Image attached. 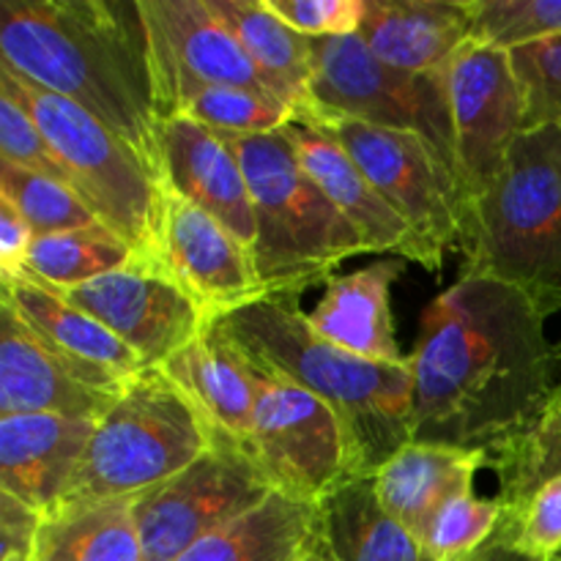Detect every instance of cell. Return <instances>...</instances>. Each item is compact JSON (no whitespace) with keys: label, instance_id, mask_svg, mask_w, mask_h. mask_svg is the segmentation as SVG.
I'll use <instances>...</instances> for the list:
<instances>
[{"label":"cell","instance_id":"obj_1","mask_svg":"<svg viewBox=\"0 0 561 561\" xmlns=\"http://www.w3.org/2000/svg\"><path fill=\"white\" fill-rule=\"evenodd\" d=\"M548 316L496 279L458 277L422 312L414 442L485 449L524 431L559 387Z\"/></svg>","mask_w":561,"mask_h":561},{"label":"cell","instance_id":"obj_2","mask_svg":"<svg viewBox=\"0 0 561 561\" xmlns=\"http://www.w3.org/2000/svg\"><path fill=\"white\" fill-rule=\"evenodd\" d=\"M0 64L93 115L162 181V118L137 0H3Z\"/></svg>","mask_w":561,"mask_h":561},{"label":"cell","instance_id":"obj_3","mask_svg":"<svg viewBox=\"0 0 561 561\" xmlns=\"http://www.w3.org/2000/svg\"><path fill=\"white\" fill-rule=\"evenodd\" d=\"M228 337L263 370L327 403L345 427L356 480H370L414 442V367L373 362L329 343L294 301L261 299L219 318Z\"/></svg>","mask_w":561,"mask_h":561},{"label":"cell","instance_id":"obj_4","mask_svg":"<svg viewBox=\"0 0 561 561\" xmlns=\"http://www.w3.org/2000/svg\"><path fill=\"white\" fill-rule=\"evenodd\" d=\"M458 277L496 279L561 312V131H524L491 190L466 211Z\"/></svg>","mask_w":561,"mask_h":561},{"label":"cell","instance_id":"obj_5","mask_svg":"<svg viewBox=\"0 0 561 561\" xmlns=\"http://www.w3.org/2000/svg\"><path fill=\"white\" fill-rule=\"evenodd\" d=\"M225 140L250 184L252 261L266 299L299 305L307 290L332 283L340 263L365 255V241L307 175L285 131Z\"/></svg>","mask_w":561,"mask_h":561},{"label":"cell","instance_id":"obj_6","mask_svg":"<svg viewBox=\"0 0 561 561\" xmlns=\"http://www.w3.org/2000/svg\"><path fill=\"white\" fill-rule=\"evenodd\" d=\"M217 438L173 378L146 367L96 422L64 502L140 496L195 463Z\"/></svg>","mask_w":561,"mask_h":561},{"label":"cell","instance_id":"obj_7","mask_svg":"<svg viewBox=\"0 0 561 561\" xmlns=\"http://www.w3.org/2000/svg\"><path fill=\"white\" fill-rule=\"evenodd\" d=\"M20 80V91L69 173L77 195L146 266L159 263L168 190L129 142L58 93Z\"/></svg>","mask_w":561,"mask_h":561},{"label":"cell","instance_id":"obj_8","mask_svg":"<svg viewBox=\"0 0 561 561\" xmlns=\"http://www.w3.org/2000/svg\"><path fill=\"white\" fill-rule=\"evenodd\" d=\"M296 121L321 129L345 148L383 201L414 230L420 266L442 274L444 257L460 252L466 225L463 192L442 153L414 131L387 129L321 107L299 110Z\"/></svg>","mask_w":561,"mask_h":561},{"label":"cell","instance_id":"obj_9","mask_svg":"<svg viewBox=\"0 0 561 561\" xmlns=\"http://www.w3.org/2000/svg\"><path fill=\"white\" fill-rule=\"evenodd\" d=\"M447 75H411L392 69L378 60L356 33L312 38V82L307 107L422 135L458 179Z\"/></svg>","mask_w":561,"mask_h":561},{"label":"cell","instance_id":"obj_10","mask_svg":"<svg viewBox=\"0 0 561 561\" xmlns=\"http://www.w3.org/2000/svg\"><path fill=\"white\" fill-rule=\"evenodd\" d=\"M272 493V480L250 449L217 438L195 463L135 496L142 561H179L195 542L233 524Z\"/></svg>","mask_w":561,"mask_h":561},{"label":"cell","instance_id":"obj_11","mask_svg":"<svg viewBox=\"0 0 561 561\" xmlns=\"http://www.w3.org/2000/svg\"><path fill=\"white\" fill-rule=\"evenodd\" d=\"M252 370L255 414L250 453L266 471L274 491L321 504L334 491L356 480L348 436L334 411L316 394L263 370L255 362Z\"/></svg>","mask_w":561,"mask_h":561},{"label":"cell","instance_id":"obj_12","mask_svg":"<svg viewBox=\"0 0 561 561\" xmlns=\"http://www.w3.org/2000/svg\"><path fill=\"white\" fill-rule=\"evenodd\" d=\"M148 36L159 118L181 115L192 96L217 85L274 93L233 33L214 16L208 0H137ZM283 99V96H279ZM290 104V102H288Z\"/></svg>","mask_w":561,"mask_h":561},{"label":"cell","instance_id":"obj_13","mask_svg":"<svg viewBox=\"0 0 561 561\" xmlns=\"http://www.w3.org/2000/svg\"><path fill=\"white\" fill-rule=\"evenodd\" d=\"M485 469L499 477L493 540L531 561L561 559V383L524 431L485 447Z\"/></svg>","mask_w":561,"mask_h":561},{"label":"cell","instance_id":"obj_14","mask_svg":"<svg viewBox=\"0 0 561 561\" xmlns=\"http://www.w3.org/2000/svg\"><path fill=\"white\" fill-rule=\"evenodd\" d=\"M447 77L458 181L469 211L491 190L524 135V93L507 49L480 42H469L455 55Z\"/></svg>","mask_w":561,"mask_h":561},{"label":"cell","instance_id":"obj_15","mask_svg":"<svg viewBox=\"0 0 561 561\" xmlns=\"http://www.w3.org/2000/svg\"><path fill=\"white\" fill-rule=\"evenodd\" d=\"M126 381L49 345L0 299V416L102 420Z\"/></svg>","mask_w":561,"mask_h":561},{"label":"cell","instance_id":"obj_16","mask_svg":"<svg viewBox=\"0 0 561 561\" xmlns=\"http://www.w3.org/2000/svg\"><path fill=\"white\" fill-rule=\"evenodd\" d=\"M60 296L107 327L135 351L142 367L164 365L211 321L168 274L146 263L104 274Z\"/></svg>","mask_w":561,"mask_h":561},{"label":"cell","instance_id":"obj_17","mask_svg":"<svg viewBox=\"0 0 561 561\" xmlns=\"http://www.w3.org/2000/svg\"><path fill=\"white\" fill-rule=\"evenodd\" d=\"M157 268L211 321L266 299L250 247L173 192L164 203Z\"/></svg>","mask_w":561,"mask_h":561},{"label":"cell","instance_id":"obj_18","mask_svg":"<svg viewBox=\"0 0 561 561\" xmlns=\"http://www.w3.org/2000/svg\"><path fill=\"white\" fill-rule=\"evenodd\" d=\"M159 157L164 190L206 211L252 250L250 184L230 142L190 115H173L159 124Z\"/></svg>","mask_w":561,"mask_h":561},{"label":"cell","instance_id":"obj_19","mask_svg":"<svg viewBox=\"0 0 561 561\" xmlns=\"http://www.w3.org/2000/svg\"><path fill=\"white\" fill-rule=\"evenodd\" d=\"M99 420L55 414L0 416V493L38 515L64 502Z\"/></svg>","mask_w":561,"mask_h":561},{"label":"cell","instance_id":"obj_20","mask_svg":"<svg viewBox=\"0 0 561 561\" xmlns=\"http://www.w3.org/2000/svg\"><path fill=\"white\" fill-rule=\"evenodd\" d=\"M356 36L392 69L447 75L471 42L469 0H365Z\"/></svg>","mask_w":561,"mask_h":561},{"label":"cell","instance_id":"obj_21","mask_svg":"<svg viewBox=\"0 0 561 561\" xmlns=\"http://www.w3.org/2000/svg\"><path fill=\"white\" fill-rule=\"evenodd\" d=\"M285 137L294 146L301 168L337 206V211L354 225L367 252H392L403 261L420 263V244L414 230L370 184L359 164L345 153L334 137L321 129L294 121L285 126Z\"/></svg>","mask_w":561,"mask_h":561},{"label":"cell","instance_id":"obj_22","mask_svg":"<svg viewBox=\"0 0 561 561\" xmlns=\"http://www.w3.org/2000/svg\"><path fill=\"white\" fill-rule=\"evenodd\" d=\"M159 367L192 400L219 438L250 449L255 370L219 321H208L190 345Z\"/></svg>","mask_w":561,"mask_h":561},{"label":"cell","instance_id":"obj_23","mask_svg":"<svg viewBox=\"0 0 561 561\" xmlns=\"http://www.w3.org/2000/svg\"><path fill=\"white\" fill-rule=\"evenodd\" d=\"M403 272V257H387L334 277L307 321L329 343L362 359L405 362L392 321V285Z\"/></svg>","mask_w":561,"mask_h":561},{"label":"cell","instance_id":"obj_24","mask_svg":"<svg viewBox=\"0 0 561 561\" xmlns=\"http://www.w3.org/2000/svg\"><path fill=\"white\" fill-rule=\"evenodd\" d=\"M485 449L411 442L373 474L381 507L420 540L433 515L458 493L474 491Z\"/></svg>","mask_w":561,"mask_h":561},{"label":"cell","instance_id":"obj_25","mask_svg":"<svg viewBox=\"0 0 561 561\" xmlns=\"http://www.w3.org/2000/svg\"><path fill=\"white\" fill-rule=\"evenodd\" d=\"M316 553L327 561H425L420 540L381 507L370 480H351L318 504Z\"/></svg>","mask_w":561,"mask_h":561},{"label":"cell","instance_id":"obj_26","mask_svg":"<svg viewBox=\"0 0 561 561\" xmlns=\"http://www.w3.org/2000/svg\"><path fill=\"white\" fill-rule=\"evenodd\" d=\"M318 504L274 491L179 561H301L316 553Z\"/></svg>","mask_w":561,"mask_h":561},{"label":"cell","instance_id":"obj_27","mask_svg":"<svg viewBox=\"0 0 561 561\" xmlns=\"http://www.w3.org/2000/svg\"><path fill=\"white\" fill-rule=\"evenodd\" d=\"M31 561H142L135 496L53 507L38 520Z\"/></svg>","mask_w":561,"mask_h":561},{"label":"cell","instance_id":"obj_28","mask_svg":"<svg viewBox=\"0 0 561 561\" xmlns=\"http://www.w3.org/2000/svg\"><path fill=\"white\" fill-rule=\"evenodd\" d=\"M0 290H3L0 299L9 301L33 332L42 334L49 345L60 348L64 354L115 373L121 378H131L146 370L135 351L126 348L96 318L66 301L58 290L44 288L27 277L0 283Z\"/></svg>","mask_w":561,"mask_h":561},{"label":"cell","instance_id":"obj_29","mask_svg":"<svg viewBox=\"0 0 561 561\" xmlns=\"http://www.w3.org/2000/svg\"><path fill=\"white\" fill-rule=\"evenodd\" d=\"M208 9L233 33L285 102L296 110L310 104L312 38L285 25L263 0H208Z\"/></svg>","mask_w":561,"mask_h":561},{"label":"cell","instance_id":"obj_30","mask_svg":"<svg viewBox=\"0 0 561 561\" xmlns=\"http://www.w3.org/2000/svg\"><path fill=\"white\" fill-rule=\"evenodd\" d=\"M142 263L137 252L107 225L42 236L33 241L25 263V277L58 294L93 283L104 274ZM14 283V279H11Z\"/></svg>","mask_w":561,"mask_h":561},{"label":"cell","instance_id":"obj_31","mask_svg":"<svg viewBox=\"0 0 561 561\" xmlns=\"http://www.w3.org/2000/svg\"><path fill=\"white\" fill-rule=\"evenodd\" d=\"M0 201L20 211L36 239L102 222L69 184L16 164L0 162Z\"/></svg>","mask_w":561,"mask_h":561},{"label":"cell","instance_id":"obj_32","mask_svg":"<svg viewBox=\"0 0 561 561\" xmlns=\"http://www.w3.org/2000/svg\"><path fill=\"white\" fill-rule=\"evenodd\" d=\"M181 115H190L222 137H261L294 124L299 110L255 88L217 85L192 96Z\"/></svg>","mask_w":561,"mask_h":561},{"label":"cell","instance_id":"obj_33","mask_svg":"<svg viewBox=\"0 0 561 561\" xmlns=\"http://www.w3.org/2000/svg\"><path fill=\"white\" fill-rule=\"evenodd\" d=\"M496 496H477L474 491L449 499L422 531L420 546L425 561H469L493 540L499 529Z\"/></svg>","mask_w":561,"mask_h":561},{"label":"cell","instance_id":"obj_34","mask_svg":"<svg viewBox=\"0 0 561 561\" xmlns=\"http://www.w3.org/2000/svg\"><path fill=\"white\" fill-rule=\"evenodd\" d=\"M471 42L499 49L561 36V0H469Z\"/></svg>","mask_w":561,"mask_h":561},{"label":"cell","instance_id":"obj_35","mask_svg":"<svg viewBox=\"0 0 561 561\" xmlns=\"http://www.w3.org/2000/svg\"><path fill=\"white\" fill-rule=\"evenodd\" d=\"M0 162L33 170V173H42L47 179L64 181L71 186L64 162L49 146L42 126L33 118L31 107L22 96L20 80L3 64H0Z\"/></svg>","mask_w":561,"mask_h":561},{"label":"cell","instance_id":"obj_36","mask_svg":"<svg viewBox=\"0 0 561 561\" xmlns=\"http://www.w3.org/2000/svg\"><path fill=\"white\" fill-rule=\"evenodd\" d=\"M510 58L524 93V131H561V36L510 49Z\"/></svg>","mask_w":561,"mask_h":561},{"label":"cell","instance_id":"obj_37","mask_svg":"<svg viewBox=\"0 0 561 561\" xmlns=\"http://www.w3.org/2000/svg\"><path fill=\"white\" fill-rule=\"evenodd\" d=\"M272 14L307 38L354 36L365 16V0H263Z\"/></svg>","mask_w":561,"mask_h":561},{"label":"cell","instance_id":"obj_38","mask_svg":"<svg viewBox=\"0 0 561 561\" xmlns=\"http://www.w3.org/2000/svg\"><path fill=\"white\" fill-rule=\"evenodd\" d=\"M36 241L31 225L20 217L14 206L0 201V283L25 277V263Z\"/></svg>","mask_w":561,"mask_h":561},{"label":"cell","instance_id":"obj_39","mask_svg":"<svg viewBox=\"0 0 561 561\" xmlns=\"http://www.w3.org/2000/svg\"><path fill=\"white\" fill-rule=\"evenodd\" d=\"M469 561H531V559L520 557L518 551L507 548V546H504V542L491 540L485 548H482V551H477Z\"/></svg>","mask_w":561,"mask_h":561},{"label":"cell","instance_id":"obj_40","mask_svg":"<svg viewBox=\"0 0 561 561\" xmlns=\"http://www.w3.org/2000/svg\"><path fill=\"white\" fill-rule=\"evenodd\" d=\"M301 561H327V559H321V557H318V553H312V557H307V559H301Z\"/></svg>","mask_w":561,"mask_h":561},{"label":"cell","instance_id":"obj_41","mask_svg":"<svg viewBox=\"0 0 561 561\" xmlns=\"http://www.w3.org/2000/svg\"><path fill=\"white\" fill-rule=\"evenodd\" d=\"M557 561H561V559H557Z\"/></svg>","mask_w":561,"mask_h":561}]
</instances>
